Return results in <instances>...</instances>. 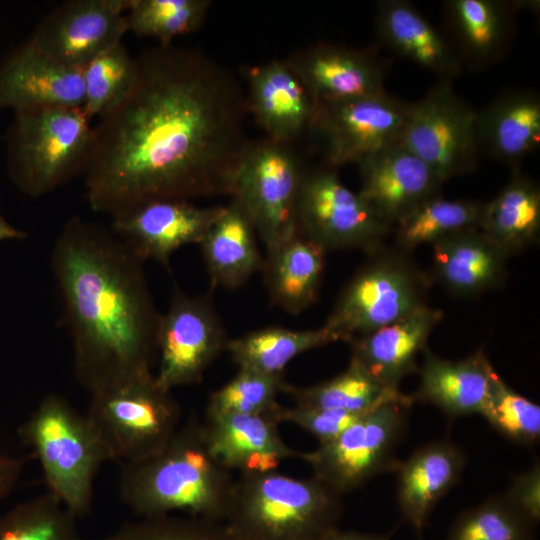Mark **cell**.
Here are the masks:
<instances>
[{
    "mask_svg": "<svg viewBox=\"0 0 540 540\" xmlns=\"http://www.w3.org/2000/svg\"><path fill=\"white\" fill-rule=\"evenodd\" d=\"M288 383L284 374L239 369L236 376L209 397L208 412L271 414Z\"/></svg>",
    "mask_w": 540,
    "mask_h": 540,
    "instance_id": "obj_39",
    "label": "cell"
},
{
    "mask_svg": "<svg viewBox=\"0 0 540 540\" xmlns=\"http://www.w3.org/2000/svg\"><path fill=\"white\" fill-rule=\"evenodd\" d=\"M223 209L188 200H155L112 217L110 229L143 262L168 265L178 249L201 243Z\"/></svg>",
    "mask_w": 540,
    "mask_h": 540,
    "instance_id": "obj_16",
    "label": "cell"
},
{
    "mask_svg": "<svg viewBox=\"0 0 540 540\" xmlns=\"http://www.w3.org/2000/svg\"><path fill=\"white\" fill-rule=\"evenodd\" d=\"M465 455L451 441H436L415 450L397 470V501L404 520L421 534L438 501L457 484Z\"/></svg>",
    "mask_w": 540,
    "mask_h": 540,
    "instance_id": "obj_28",
    "label": "cell"
},
{
    "mask_svg": "<svg viewBox=\"0 0 540 540\" xmlns=\"http://www.w3.org/2000/svg\"><path fill=\"white\" fill-rule=\"evenodd\" d=\"M413 402L428 403L449 417L482 415L497 372L482 349L461 360H447L428 347Z\"/></svg>",
    "mask_w": 540,
    "mask_h": 540,
    "instance_id": "obj_27",
    "label": "cell"
},
{
    "mask_svg": "<svg viewBox=\"0 0 540 540\" xmlns=\"http://www.w3.org/2000/svg\"><path fill=\"white\" fill-rule=\"evenodd\" d=\"M534 524L505 494L496 495L463 512L447 540H533Z\"/></svg>",
    "mask_w": 540,
    "mask_h": 540,
    "instance_id": "obj_38",
    "label": "cell"
},
{
    "mask_svg": "<svg viewBox=\"0 0 540 540\" xmlns=\"http://www.w3.org/2000/svg\"><path fill=\"white\" fill-rule=\"evenodd\" d=\"M309 540H390L388 535L368 534L357 531H341L336 527Z\"/></svg>",
    "mask_w": 540,
    "mask_h": 540,
    "instance_id": "obj_45",
    "label": "cell"
},
{
    "mask_svg": "<svg viewBox=\"0 0 540 540\" xmlns=\"http://www.w3.org/2000/svg\"><path fill=\"white\" fill-rule=\"evenodd\" d=\"M364 414L339 409L299 406L287 408L279 404L271 412V416L278 423L290 422L300 426L313 434L319 444L333 440Z\"/></svg>",
    "mask_w": 540,
    "mask_h": 540,
    "instance_id": "obj_42",
    "label": "cell"
},
{
    "mask_svg": "<svg viewBox=\"0 0 540 540\" xmlns=\"http://www.w3.org/2000/svg\"><path fill=\"white\" fill-rule=\"evenodd\" d=\"M342 511L341 495L314 476L240 473L224 523L244 540H309L335 528Z\"/></svg>",
    "mask_w": 540,
    "mask_h": 540,
    "instance_id": "obj_4",
    "label": "cell"
},
{
    "mask_svg": "<svg viewBox=\"0 0 540 540\" xmlns=\"http://www.w3.org/2000/svg\"><path fill=\"white\" fill-rule=\"evenodd\" d=\"M284 392L293 398L295 406L339 409L358 414L387 403H414L411 395L385 387L352 361L344 372L327 381L309 387L287 384Z\"/></svg>",
    "mask_w": 540,
    "mask_h": 540,
    "instance_id": "obj_32",
    "label": "cell"
},
{
    "mask_svg": "<svg viewBox=\"0 0 540 540\" xmlns=\"http://www.w3.org/2000/svg\"><path fill=\"white\" fill-rule=\"evenodd\" d=\"M432 282L410 256L384 245L340 293L323 325L339 341L371 333L427 305Z\"/></svg>",
    "mask_w": 540,
    "mask_h": 540,
    "instance_id": "obj_8",
    "label": "cell"
},
{
    "mask_svg": "<svg viewBox=\"0 0 540 540\" xmlns=\"http://www.w3.org/2000/svg\"><path fill=\"white\" fill-rule=\"evenodd\" d=\"M50 263L78 382L90 393L151 373L160 314L144 262L110 228L73 216L54 242Z\"/></svg>",
    "mask_w": 540,
    "mask_h": 540,
    "instance_id": "obj_2",
    "label": "cell"
},
{
    "mask_svg": "<svg viewBox=\"0 0 540 540\" xmlns=\"http://www.w3.org/2000/svg\"><path fill=\"white\" fill-rule=\"evenodd\" d=\"M83 102L82 70L52 61L29 41L0 62V109L82 107Z\"/></svg>",
    "mask_w": 540,
    "mask_h": 540,
    "instance_id": "obj_21",
    "label": "cell"
},
{
    "mask_svg": "<svg viewBox=\"0 0 540 540\" xmlns=\"http://www.w3.org/2000/svg\"><path fill=\"white\" fill-rule=\"evenodd\" d=\"M99 540H244L224 522L174 515L143 518Z\"/></svg>",
    "mask_w": 540,
    "mask_h": 540,
    "instance_id": "obj_41",
    "label": "cell"
},
{
    "mask_svg": "<svg viewBox=\"0 0 540 540\" xmlns=\"http://www.w3.org/2000/svg\"><path fill=\"white\" fill-rule=\"evenodd\" d=\"M135 58L130 91L93 126L90 208L112 218L155 200L231 196L249 144L239 84L196 49L158 44Z\"/></svg>",
    "mask_w": 540,
    "mask_h": 540,
    "instance_id": "obj_1",
    "label": "cell"
},
{
    "mask_svg": "<svg viewBox=\"0 0 540 540\" xmlns=\"http://www.w3.org/2000/svg\"><path fill=\"white\" fill-rule=\"evenodd\" d=\"M337 341L324 326L311 330L267 327L229 340L226 350L239 369L281 374L298 355Z\"/></svg>",
    "mask_w": 540,
    "mask_h": 540,
    "instance_id": "obj_33",
    "label": "cell"
},
{
    "mask_svg": "<svg viewBox=\"0 0 540 540\" xmlns=\"http://www.w3.org/2000/svg\"><path fill=\"white\" fill-rule=\"evenodd\" d=\"M288 144L265 139L248 144L232 199L242 207L267 253L298 234L297 202L304 176Z\"/></svg>",
    "mask_w": 540,
    "mask_h": 540,
    "instance_id": "obj_9",
    "label": "cell"
},
{
    "mask_svg": "<svg viewBox=\"0 0 540 540\" xmlns=\"http://www.w3.org/2000/svg\"><path fill=\"white\" fill-rule=\"evenodd\" d=\"M26 237V234L11 226L0 214V242L5 240H13V239H23Z\"/></svg>",
    "mask_w": 540,
    "mask_h": 540,
    "instance_id": "obj_46",
    "label": "cell"
},
{
    "mask_svg": "<svg viewBox=\"0 0 540 540\" xmlns=\"http://www.w3.org/2000/svg\"><path fill=\"white\" fill-rule=\"evenodd\" d=\"M76 520L47 492L0 515V540H82Z\"/></svg>",
    "mask_w": 540,
    "mask_h": 540,
    "instance_id": "obj_37",
    "label": "cell"
},
{
    "mask_svg": "<svg viewBox=\"0 0 540 540\" xmlns=\"http://www.w3.org/2000/svg\"><path fill=\"white\" fill-rule=\"evenodd\" d=\"M443 318L428 305L371 333L350 339V361L385 387L399 390L400 382L418 371L417 357Z\"/></svg>",
    "mask_w": 540,
    "mask_h": 540,
    "instance_id": "obj_22",
    "label": "cell"
},
{
    "mask_svg": "<svg viewBox=\"0 0 540 540\" xmlns=\"http://www.w3.org/2000/svg\"><path fill=\"white\" fill-rule=\"evenodd\" d=\"M234 479L210 454L202 423L180 425L166 446L145 459L122 464L120 497L143 518L182 513L224 522Z\"/></svg>",
    "mask_w": 540,
    "mask_h": 540,
    "instance_id": "obj_3",
    "label": "cell"
},
{
    "mask_svg": "<svg viewBox=\"0 0 540 540\" xmlns=\"http://www.w3.org/2000/svg\"><path fill=\"white\" fill-rule=\"evenodd\" d=\"M477 109L461 98L451 81L439 80L411 103L400 143L444 183L473 173L479 164L475 139Z\"/></svg>",
    "mask_w": 540,
    "mask_h": 540,
    "instance_id": "obj_11",
    "label": "cell"
},
{
    "mask_svg": "<svg viewBox=\"0 0 540 540\" xmlns=\"http://www.w3.org/2000/svg\"><path fill=\"white\" fill-rule=\"evenodd\" d=\"M430 245V280L454 297L478 296L503 285L507 277L508 257L476 227L452 232Z\"/></svg>",
    "mask_w": 540,
    "mask_h": 540,
    "instance_id": "obj_24",
    "label": "cell"
},
{
    "mask_svg": "<svg viewBox=\"0 0 540 540\" xmlns=\"http://www.w3.org/2000/svg\"><path fill=\"white\" fill-rule=\"evenodd\" d=\"M256 231L232 199L199 244L212 288L235 289L263 268Z\"/></svg>",
    "mask_w": 540,
    "mask_h": 540,
    "instance_id": "obj_29",
    "label": "cell"
},
{
    "mask_svg": "<svg viewBox=\"0 0 540 540\" xmlns=\"http://www.w3.org/2000/svg\"><path fill=\"white\" fill-rule=\"evenodd\" d=\"M82 110L91 121L112 111L128 94L137 72L133 58L122 42L97 55L83 69Z\"/></svg>",
    "mask_w": 540,
    "mask_h": 540,
    "instance_id": "obj_35",
    "label": "cell"
},
{
    "mask_svg": "<svg viewBox=\"0 0 540 540\" xmlns=\"http://www.w3.org/2000/svg\"><path fill=\"white\" fill-rule=\"evenodd\" d=\"M410 407L400 402L381 405L299 458L311 467L314 477L342 496L381 473L397 470L400 461L395 451Z\"/></svg>",
    "mask_w": 540,
    "mask_h": 540,
    "instance_id": "obj_10",
    "label": "cell"
},
{
    "mask_svg": "<svg viewBox=\"0 0 540 540\" xmlns=\"http://www.w3.org/2000/svg\"><path fill=\"white\" fill-rule=\"evenodd\" d=\"M478 229L507 257L536 244L540 233V188L519 168L490 201Z\"/></svg>",
    "mask_w": 540,
    "mask_h": 540,
    "instance_id": "obj_30",
    "label": "cell"
},
{
    "mask_svg": "<svg viewBox=\"0 0 540 540\" xmlns=\"http://www.w3.org/2000/svg\"><path fill=\"white\" fill-rule=\"evenodd\" d=\"M484 202L445 199L433 196L418 205L395 226L396 248L411 252L423 244H432L452 232L478 228Z\"/></svg>",
    "mask_w": 540,
    "mask_h": 540,
    "instance_id": "obj_34",
    "label": "cell"
},
{
    "mask_svg": "<svg viewBox=\"0 0 540 540\" xmlns=\"http://www.w3.org/2000/svg\"><path fill=\"white\" fill-rule=\"evenodd\" d=\"M482 416L505 438L522 445L536 443L540 437V407L495 378Z\"/></svg>",
    "mask_w": 540,
    "mask_h": 540,
    "instance_id": "obj_40",
    "label": "cell"
},
{
    "mask_svg": "<svg viewBox=\"0 0 540 540\" xmlns=\"http://www.w3.org/2000/svg\"><path fill=\"white\" fill-rule=\"evenodd\" d=\"M326 251L299 233L270 253L263 268L271 301L299 314L318 298Z\"/></svg>",
    "mask_w": 540,
    "mask_h": 540,
    "instance_id": "obj_31",
    "label": "cell"
},
{
    "mask_svg": "<svg viewBox=\"0 0 540 540\" xmlns=\"http://www.w3.org/2000/svg\"><path fill=\"white\" fill-rule=\"evenodd\" d=\"M228 341L212 299L176 289L158 320L156 382L169 391L199 383Z\"/></svg>",
    "mask_w": 540,
    "mask_h": 540,
    "instance_id": "obj_14",
    "label": "cell"
},
{
    "mask_svg": "<svg viewBox=\"0 0 540 540\" xmlns=\"http://www.w3.org/2000/svg\"><path fill=\"white\" fill-rule=\"evenodd\" d=\"M376 33L380 43L399 57L431 72L439 80L453 81L464 68L445 34L412 3L377 2Z\"/></svg>",
    "mask_w": 540,
    "mask_h": 540,
    "instance_id": "obj_26",
    "label": "cell"
},
{
    "mask_svg": "<svg viewBox=\"0 0 540 540\" xmlns=\"http://www.w3.org/2000/svg\"><path fill=\"white\" fill-rule=\"evenodd\" d=\"M271 414L206 411L202 430L210 454L226 469L240 473L276 470L300 453L285 444Z\"/></svg>",
    "mask_w": 540,
    "mask_h": 540,
    "instance_id": "obj_20",
    "label": "cell"
},
{
    "mask_svg": "<svg viewBox=\"0 0 540 540\" xmlns=\"http://www.w3.org/2000/svg\"><path fill=\"white\" fill-rule=\"evenodd\" d=\"M85 415L107 460L121 464L159 452L181 425L179 404L152 372L90 392Z\"/></svg>",
    "mask_w": 540,
    "mask_h": 540,
    "instance_id": "obj_7",
    "label": "cell"
},
{
    "mask_svg": "<svg viewBox=\"0 0 540 540\" xmlns=\"http://www.w3.org/2000/svg\"><path fill=\"white\" fill-rule=\"evenodd\" d=\"M48 492L77 519L92 507L96 475L107 461L86 415L58 394L46 395L20 429Z\"/></svg>",
    "mask_w": 540,
    "mask_h": 540,
    "instance_id": "obj_6",
    "label": "cell"
},
{
    "mask_svg": "<svg viewBox=\"0 0 540 540\" xmlns=\"http://www.w3.org/2000/svg\"><path fill=\"white\" fill-rule=\"evenodd\" d=\"M286 60L315 101H342L385 92L389 64L375 47L318 43Z\"/></svg>",
    "mask_w": 540,
    "mask_h": 540,
    "instance_id": "obj_18",
    "label": "cell"
},
{
    "mask_svg": "<svg viewBox=\"0 0 540 540\" xmlns=\"http://www.w3.org/2000/svg\"><path fill=\"white\" fill-rule=\"evenodd\" d=\"M128 0H70L48 13L28 40L52 61L82 70L122 42Z\"/></svg>",
    "mask_w": 540,
    "mask_h": 540,
    "instance_id": "obj_15",
    "label": "cell"
},
{
    "mask_svg": "<svg viewBox=\"0 0 540 540\" xmlns=\"http://www.w3.org/2000/svg\"><path fill=\"white\" fill-rule=\"evenodd\" d=\"M247 76V108L268 139L288 144L308 132L315 100L287 60L254 66Z\"/></svg>",
    "mask_w": 540,
    "mask_h": 540,
    "instance_id": "obj_23",
    "label": "cell"
},
{
    "mask_svg": "<svg viewBox=\"0 0 540 540\" xmlns=\"http://www.w3.org/2000/svg\"><path fill=\"white\" fill-rule=\"evenodd\" d=\"M411 103L386 91L342 101H315L308 133L328 167L358 164L400 142Z\"/></svg>",
    "mask_w": 540,
    "mask_h": 540,
    "instance_id": "obj_12",
    "label": "cell"
},
{
    "mask_svg": "<svg viewBox=\"0 0 540 540\" xmlns=\"http://www.w3.org/2000/svg\"><path fill=\"white\" fill-rule=\"evenodd\" d=\"M24 464L21 457L0 454V503L19 480Z\"/></svg>",
    "mask_w": 540,
    "mask_h": 540,
    "instance_id": "obj_44",
    "label": "cell"
},
{
    "mask_svg": "<svg viewBox=\"0 0 540 540\" xmlns=\"http://www.w3.org/2000/svg\"><path fill=\"white\" fill-rule=\"evenodd\" d=\"M359 195L393 227L427 199L439 195L443 182L400 142L362 159Z\"/></svg>",
    "mask_w": 540,
    "mask_h": 540,
    "instance_id": "obj_17",
    "label": "cell"
},
{
    "mask_svg": "<svg viewBox=\"0 0 540 540\" xmlns=\"http://www.w3.org/2000/svg\"><path fill=\"white\" fill-rule=\"evenodd\" d=\"M475 139L479 156L518 164L540 146V96L535 90L510 88L477 110Z\"/></svg>",
    "mask_w": 540,
    "mask_h": 540,
    "instance_id": "obj_25",
    "label": "cell"
},
{
    "mask_svg": "<svg viewBox=\"0 0 540 540\" xmlns=\"http://www.w3.org/2000/svg\"><path fill=\"white\" fill-rule=\"evenodd\" d=\"M211 2L208 0H128L127 29L139 37L156 39L159 45L200 28Z\"/></svg>",
    "mask_w": 540,
    "mask_h": 540,
    "instance_id": "obj_36",
    "label": "cell"
},
{
    "mask_svg": "<svg viewBox=\"0 0 540 540\" xmlns=\"http://www.w3.org/2000/svg\"><path fill=\"white\" fill-rule=\"evenodd\" d=\"M297 224L300 235L326 252L355 248L369 254L393 231L330 167L304 173Z\"/></svg>",
    "mask_w": 540,
    "mask_h": 540,
    "instance_id": "obj_13",
    "label": "cell"
},
{
    "mask_svg": "<svg viewBox=\"0 0 540 540\" xmlns=\"http://www.w3.org/2000/svg\"><path fill=\"white\" fill-rule=\"evenodd\" d=\"M534 523L540 519V465L518 474L505 494Z\"/></svg>",
    "mask_w": 540,
    "mask_h": 540,
    "instance_id": "obj_43",
    "label": "cell"
},
{
    "mask_svg": "<svg viewBox=\"0 0 540 540\" xmlns=\"http://www.w3.org/2000/svg\"><path fill=\"white\" fill-rule=\"evenodd\" d=\"M90 122L81 107L15 112L7 135V165L17 188L39 197L84 174L92 147Z\"/></svg>",
    "mask_w": 540,
    "mask_h": 540,
    "instance_id": "obj_5",
    "label": "cell"
},
{
    "mask_svg": "<svg viewBox=\"0 0 540 540\" xmlns=\"http://www.w3.org/2000/svg\"><path fill=\"white\" fill-rule=\"evenodd\" d=\"M536 6V1L522 0H447L445 35L463 67L480 72L505 58L515 37L517 13Z\"/></svg>",
    "mask_w": 540,
    "mask_h": 540,
    "instance_id": "obj_19",
    "label": "cell"
}]
</instances>
